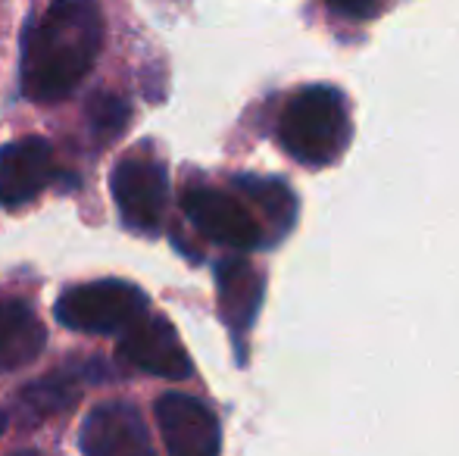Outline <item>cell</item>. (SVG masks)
<instances>
[{
	"label": "cell",
	"mask_w": 459,
	"mask_h": 456,
	"mask_svg": "<svg viewBox=\"0 0 459 456\" xmlns=\"http://www.w3.org/2000/svg\"><path fill=\"white\" fill-rule=\"evenodd\" d=\"M88 125H91L97 141H116L122 132H126L128 119H132V110L122 98L109 91H97L88 98Z\"/></svg>",
	"instance_id": "obj_14"
},
{
	"label": "cell",
	"mask_w": 459,
	"mask_h": 456,
	"mask_svg": "<svg viewBox=\"0 0 459 456\" xmlns=\"http://www.w3.org/2000/svg\"><path fill=\"white\" fill-rule=\"evenodd\" d=\"M147 313V297L141 288L122 279H100L75 285L56 300V319L66 329L85 335H113L134 325Z\"/></svg>",
	"instance_id": "obj_3"
},
{
	"label": "cell",
	"mask_w": 459,
	"mask_h": 456,
	"mask_svg": "<svg viewBox=\"0 0 459 456\" xmlns=\"http://www.w3.org/2000/svg\"><path fill=\"white\" fill-rule=\"evenodd\" d=\"M157 422L169 456H219L222 428L204 400L191 394H163L157 400Z\"/></svg>",
	"instance_id": "obj_6"
},
{
	"label": "cell",
	"mask_w": 459,
	"mask_h": 456,
	"mask_svg": "<svg viewBox=\"0 0 459 456\" xmlns=\"http://www.w3.org/2000/svg\"><path fill=\"white\" fill-rule=\"evenodd\" d=\"M4 428H6V416L0 413V434H4Z\"/></svg>",
	"instance_id": "obj_17"
},
{
	"label": "cell",
	"mask_w": 459,
	"mask_h": 456,
	"mask_svg": "<svg viewBox=\"0 0 459 456\" xmlns=\"http://www.w3.org/2000/svg\"><path fill=\"white\" fill-rule=\"evenodd\" d=\"M54 182V151L44 138H19L0 147V203L22 207Z\"/></svg>",
	"instance_id": "obj_9"
},
{
	"label": "cell",
	"mask_w": 459,
	"mask_h": 456,
	"mask_svg": "<svg viewBox=\"0 0 459 456\" xmlns=\"http://www.w3.org/2000/svg\"><path fill=\"white\" fill-rule=\"evenodd\" d=\"M103 47V13L94 0H54L22 35V91L35 104L69 98Z\"/></svg>",
	"instance_id": "obj_1"
},
{
	"label": "cell",
	"mask_w": 459,
	"mask_h": 456,
	"mask_svg": "<svg viewBox=\"0 0 459 456\" xmlns=\"http://www.w3.org/2000/svg\"><path fill=\"white\" fill-rule=\"evenodd\" d=\"M13 456H38V453H35V451H16Z\"/></svg>",
	"instance_id": "obj_16"
},
{
	"label": "cell",
	"mask_w": 459,
	"mask_h": 456,
	"mask_svg": "<svg viewBox=\"0 0 459 456\" xmlns=\"http://www.w3.org/2000/svg\"><path fill=\"white\" fill-rule=\"evenodd\" d=\"M353 138L347 98L332 85H307L284 104L278 141L297 163L309 169L332 166Z\"/></svg>",
	"instance_id": "obj_2"
},
{
	"label": "cell",
	"mask_w": 459,
	"mask_h": 456,
	"mask_svg": "<svg viewBox=\"0 0 459 456\" xmlns=\"http://www.w3.org/2000/svg\"><path fill=\"white\" fill-rule=\"evenodd\" d=\"M79 444L85 456H157L144 416L126 400L94 407L82 426Z\"/></svg>",
	"instance_id": "obj_7"
},
{
	"label": "cell",
	"mask_w": 459,
	"mask_h": 456,
	"mask_svg": "<svg viewBox=\"0 0 459 456\" xmlns=\"http://www.w3.org/2000/svg\"><path fill=\"white\" fill-rule=\"evenodd\" d=\"M119 357L134 369L172 378V382L191 375V359H187L185 344L178 341L172 323L163 316H151V313H144L138 323L128 325V331L119 341Z\"/></svg>",
	"instance_id": "obj_8"
},
{
	"label": "cell",
	"mask_w": 459,
	"mask_h": 456,
	"mask_svg": "<svg viewBox=\"0 0 459 456\" xmlns=\"http://www.w3.org/2000/svg\"><path fill=\"white\" fill-rule=\"evenodd\" d=\"M325 4H332L334 10L347 13V16L363 19V16H368V13L375 10V4H378V0H325Z\"/></svg>",
	"instance_id": "obj_15"
},
{
	"label": "cell",
	"mask_w": 459,
	"mask_h": 456,
	"mask_svg": "<svg viewBox=\"0 0 459 456\" xmlns=\"http://www.w3.org/2000/svg\"><path fill=\"white\" fill-rule=\"evenodd\" d=\"M182 210L200 235L229 250H254L263 244V228L238 197L210 185H191L182 194Z\"/></svg>",
	"instance_id": "obj_4"
},
{
	"label": "cell",
	"mask_w": 459,
	"mask_h": 456,
	"mask_svg": "<svg viewBox=\"0 0 459 456\" xmlns=\"http://www.w3.org/2000/svg\"><path fill=\"white\" fill-rule=\"evenodd\" d=\"M113 201L119 207V216L128 228L153 235L163 222L169 182L166 172L151 159H122L109 178Z\"/></svg>",
	"instance_id": "obj_5"
},
{
	"label": "cell",
	"mask_w": 459,
	"mask_h": 456,
	"mask_svg": "<svg viewBox=\"0 0 459 456\" xmlns=\"http://www.w3.org/2000/svg\"><path fill=\"white\" fill-rule=\"evenodd\" d=\"M216 288H219V313H222L229 331L235 335L238 353L244 357L241 338L254 329L256 313H260L263 275L244 256H225L216 266Z\"/></svg>",
	"instance_id": "obj_10"
},
{
	"label": "cell",
	"mask_w": 459,
	"mask_h": 456,
	"mask_svg": "<svg viewBox=\"0 0 459 456\" xmlns=\"http://www.w3.org/2000/svg\"><path fill=\"white\" fill-rule=\"evenodd\" d=\"M48 344V331L38 323L35 310L22 300L0 304V372L22 369Z\"/></svg>",
	"instance_id": "obj_11"
},
{
	"label": "cell",
	"mask_w": 459,
	"mask_h": 456,
	"mask_svg": "<svg viewBox=\"0 0 459 456\" xmlns=\"http://www.w3.org/2000/svg\"><path fill=\"white\" fill-rule=\"evenodd\" d=\"M82 378H85L82 366H69V369L50 372V375L38 378L35 384H29V388L19 394L22 409L38 416V419L50 413H60V409H69L82 394Z\"/></svg>",
	"instance_id": "obj_12"
},
{
	"label": "cell",
	"mask_w": 459,
	"mask_h": 456,
	"mask_svg": "<svg viewBox=\"0 0 459 456\" xmlns=\"http://www.w3.org/2000/svg\"><path fill=\"white\" fill-rule=\"evenodd\" d=\"M238 191L250 197L254 203H260L263 213L273 219V226L278 235H284L297 219V197L294 191L288 188L284 182L278 178H256V176H238L235 178Z\"/></svg>",
	"instance_id": "obj_13"
}]
</instances>
